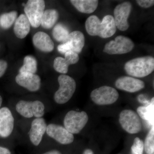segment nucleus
<instances>
[{"mask_svg": "<svg viewBox=\"0 0 154 154\" xmlns=\"http://www.w3.org/2000/svg\"><path fill=\"white\" fill-rule=\"evenodd\" d=\"M85 28L89 35L102 38L113 36L116 30L114 18L110 15L105 16L102 21L95 15L90 16L86 20Z\"/></svg>", "mask_w": 154, "mask_h": 154, "instance_id": "f257e3e1", "label": "nucleus"}, {"mask_svg": "<svg viewBox=\"0 0 154 154\" xmlns=\"http://www.w3.org/2000/svg\"><path fill=\"white\" fill-rule=\"evenodd\" d=\"M124 69L127 74L136 78H144L154 70V58L150 56L135 58L125 63Z\"/></svg>", "mask_w": 154, "mask_h": 154, "instance_id": "f03ea898", "label": "nucleus"}, {"mask_svg": "<svg viewBox=\"0 0 154 154\" xmlns=\"http://www.w3.org/2000/svg\"><path fill=\"white\" fill-rule=\"evenodd\" d=\"M58 82L59 88L54 94V100L57 104H65L72 97L76 88V84L72 78L65 74L58 77Z\"/></svg>", "mask_w": 154, "mask_h": 154, "instance_id": "7ed1b4c3", "label": "nucleus"}, {"mask_svg": "<svg viewBox=\"0 0 154 154\" xmlns=\"http://www.w3.org/2000/svg\"><path fill=\"white\" fill-rule=\"evenodd\" d=\"M88 116L85 111L71 110L68 112L64 119V128L72 134L79 133L88 121Z\"/></svg>", "mask_w": 154, "mask_h": 154, "instance_id": "20e7f679", "label": "nucleus"}, {"mask_svg": "<svg viewBox=\"0 0 154 154\" xmlns=\"http://www.w3.org/2000/svg\"><path fill=\"white\" fill-rule=\"evenodd\" d=\"M119 95L115 88L104 86L96 88L91 94V100L99 105H111L118 100Z\"/></svg>", "mask_w": 154, "mask_h": 154, "instance_id": "39448f33", "label": "nucleus"}, {"mask_svg": "<svg viewBox=\"0 0 154 154\" xmlns=\"http://www.w3.org/2000/svg\"><path fill=\"white\" fill-rule=\"evenodd\" d=\"M119 122L122 128L130 134H135L141 131L142 124L140 118L133 110H124L121 111Z\"/></svg>", "mask_w": 154, "mask_h": 154, "instance_id": "423d86ee", "label": "nucleus"}, {"mask_svg": "<svg viewBox=\"0 0 154 154\" xmlns=\"http://www.w3.org/2000/svg\"><path fill=\"white\" fill-rule=\"evenodd\" d=\"M134 47L133 42L130 38L123 36H118L114 40L107 42L103 51L110 55L122 54L131 52Z\"/></svg>", "mask_w": 154, "mask_h": 154, "instance_id": "0eeeda50", "label": "nucleus"}, {"mask_svg": "<svg viewBox=\"0 0 154 154\" xmlns=\"http://www.w3.org/2000/svg\"><path fill=\"white\" fill-rule=\"evenodd\" d=\"M45 8V3L43 0H29L25 5V15L33 28L40 26Z\"/></svg>", "mask_w": 154, "mask_h": 154, "instance_id": "6e6552de", "label": "nucleus"}, {"mask_svg": "<svg viewBox=\"0 0 154 154\" xmlns=\"http://www.w3.org/2000/svg\"><path fill=\"white\" fill-rule=\"evenodd\" d=\"M16 108L18 113L26 118L33 116L41 118L45 113L44 104L39 101L29 102L21 100L17 103Z\"/></svg>", "mask_w": 154, "mask_h": 154, "instance_id": "1a4fd4ad", "label": "nucleus"}, {"mask_svg": "<svg viewBox=\"0 0 154 154\" xmlns=\"http://www.w3.org/2000/svg\"><path fill=\"white\" fill-rule=\"evenodd\" d=\"M132 10V5L129 2H124L117 5L114 10V20L119 30L124 31L129 27L128 19Z\"/></svg>", "mask_w": 154, "mask_h": 154, "instance_id": "9d476101", "label": "nucleus"}, {"mask_svg": "<svg viewBox=\"0 0 154 154\" xmlns=\"http://www.w3.org/2000/svg\"><path fill=\"white\" fill-rule=\"evenodd\" d=\"M46 132L48 136L62 144H69L74 140L73 134L69 132L64 127L58 125L49 124L47 127Z\"/></svg>", "mask_w": 154, "mask_h": 154, "instance_id": "9b49d317", "label": "nucleus"}, {"mask_svg": "<svg viewBox=\"0 0 154 154\" xmlns=\"http://www.w3.org/2000/svg\"><path fill=\"white\" fill-rule=\"evenodd\" d=\"M115 85L119 90L131 93L140 91L145 87L143 81L130 76L119 77L116 81Z\"/></svg>", "mask_w": 154, "mask_h": 154, "instance_id": "f8f14e48", "label": "nucleus"}, {"mask_svg": "<svg viewBox=\"0 0 154 154\" xmlns=\"http://www.w3.org/2000/svg\"><path fill=\"white\" fill-rule=\"evenodd\" d=\"M16 82L19 86L31 92L38 91L41 86V79L35 74L19 73L16 77Z\"/></svg>", "mask_w": 154, "mask_h": 154, "instance_id": "ddd939ff", "label": "nucleus"}, {"mask_svg": "<svg viewBox=\"0 0 154 154\" xmlns=\"http://www.w3.org/2000/svg\"><path fill=\"white\" fill-rule=\"evenodd\" d=\"M64 55V58L60 57L55 58L53 65L56 71L63 74L68 72L70 65L77 63L79 60V54L74 51H68Z\"/></svg>", "mask_w": 154, "mask_h": 154, "instance_id": "4468645a", "label": "nucleus"}, {"mask_svg": "<svg viewBox=\"0 0 154 154\" xmlns=\"http://www.w3.org/2000/svg\"><path fill=\"white\" fill-rule=\"evenodd\" d=\"M14 119L11 110L7 107L0 109V136L8 137L14 128Z\"/></svg>", "mask_w": 154, "mask_h": 154, "instance_id": "2eb2a0df", "label": "nucleus"}, {"mask_svg": "<svg viewBox=\"0 0 154 154\" xmlns=\"http://www.w3.org/2000/svg\"><path fill=\"white\" fill-rule=\"evenodd\" d=\"M47 127L43 118L35 119L32 122L29 134L30 141L34 145L38 146L41 143Z\"/></svg>", "mask_w": 154, "mask_h": 154, "instance_id": "dca6fc26", "label": "nucleus"}, {"mask_svg": "<svg viewBox=\"0 0 154 154\" xmlns=\"http://www.w3.org/2000/svg\"><path fill=\"white\" fill-rule=\"evenodd\" d=\"M63 43L68 52L72 51L78 54L82 52L85 46V36L81 31H73L69 33L66 41Z\"/></svg>", "mask_w": 154, "mask_h": 154, "instance_id": "f3484780", "label": "nucleus"}, {"mask_svg": "<svg viewBox=\"0 0 154 154\" xmlns=\"http://www.w3.org/2000/svg\"><path fill=\"white\" fill-rule=\"evenodd\" d=\"M33 42L36 48L43 52H51L54 48V43L52 39L47 33L42 31L34 34Z\"/></svg>", "mask_w": 154, "mask_h": 154, "instance_id": "a211bd4d", "label": "nucleus"}, {"mask_svg": "<svg viewBox=\"0 0 154 154\" xmlns=\"http://www.w3.org/2000/svg\"><path fill=\"white\" fill-rule=\"evenodd\" d=\"M30 22L26 15L21 14L16 19L14 26V32L18 38H25L30 32Z\"/></svg>", "mask_w": 154, "mask_h": 154, "instance_id": "6ab92c4d", "label": "nucleus"}, {"mask_svg": "<svg viewBox=\"0 0 154 154\" xmlns=\"http://www.w3.org/2000/svg\"><path fill=\"white\" fill-rule=\"evenodd\" d=\"M70 2L78 11L87 14H91L96 11L99 4L97 0H71Z\"/></svg>", "mask_w": 154, "mask_h": 154, "instance_id": "aec40b11", "label": "nucleus"}, {"mask_svg": "<svg viewBox=\"0 0 154 154\" xmlns=\"http://www.w3.org/2000/svg\"><path fill=\"white\" fill-rule=\"evenodd\" d=\"M59 16L58 12L55 9L46 10L43 13L40 25L45 29H50L57 22Z\"/></svg>", "mask_w": 154, "mask_h": 154, "instance_id": "412c9836", "label": "nucleus"}, {"mask_svg": "<svg viewBox=\"0 0 154 154\" xmlns=\"http://www.w3.org/2000/svg\"><path fill=\"white\" fill-rule=\"evenodd\" d=\"M154 100L151 99V102L147 106H140L137 109L138 115L140 118L146 120L152 126L153 125L154 122Z\"/></svg>", "mask_w": 154, "mask_h": 154, "instance_id": "4be33fe9", "label": "nucleus"}, {"mask_svg": "<svg viewBox=\"0 0 154 154\" xmlns=\"http://www.w3.org/2000/svg\"><path fill=\"white\" fill-rule=\"evenodd\" d=\"M69 31L68 29L62 24H58L54 26L52 31L54 38L59 42H65L68 37Z\"/></svg>", "mask_w": 154, "mask_h": 154, "instance_id": "5701e85b", "label": "nucleus"}, {"mask_svg": "<svg viewBox=\"0 0 154 154\" xmlns=\"http://www.w3.org/2000/svg\"><path fill=\"white\" fill-rule=\"evenodd\" d=\"M37 61L34 57L27 56L24 58V64L19 69V73L35 74L37 71Z\"/></svg>", "mask_w": 154, "mask_h": 154, "instance_id": "b1692460", "label": "nucleus"}, {"mask_svg": "<svg viewBox=\"0 0 154 154\" xmlns=\"http://www.w3.org/2000/svg\"><path fill=\"white\" fill-rule=\"evenodd\" d=\"M17 14V11H12L1 15L0 16V26L5 30L11 28L16 21Z\"/></svg>", "mask_w": 154, "mask_h": 154, "instance_id": "393cba45", "label": "nucleus"}, {"mask_svg": "<svg viewBox=\"0 0 154 154\" xmlns=\"http://www.w3.org/2000/svg\"><path fill=\"white\" fill-rule=\"evenodd\" d=\"M144 149L146 153L152 154L154 152V125L147 135L144 143Z\"/></svg>", "mask_w": 154, "mask_h": 154, "instance_id": "a878e982", "label": "nucleus"}, {"mask_svg": "<svg viewBox=\"0 0 154 154\" xmlns=\"http://www.w3.org/2000/svg\"><path fill=\"white\" fill-rule=\"evenodd\" d=\"M144 150V142L140 138L137 137L134 140L131 147L132 154H143Z\"/></svg>", "mask_w": 154, "mask_h": 154, "instance_id": "bb28decb", "label": "nucleus"}, {"mask_svg": "<svg viewBox=\"0 0 154 154\" xmlns=\"http://www.w3.org/2000/svg\"><path fill=\"white\" fill-rule=\"evenodd\" d=\"M137 3L139 6L144 8H148L154 5L153 0H137Z\"/></svg>", "mask_w": 154, "mask_h": 154, "instance_id": "cd10ccee", "label": "nucleus"}, {"mask_svg": "<svg viewBox=\"0 0 154 154\" xmlns=\"http://www.w3.org/2000/svg\"><path fill=\"white\" fill-rule=\"evenodd\" d=\"M137 101L139 102L144 105V106H147L151 104V100H149L144 94H140L137 96Z\"/></svg>", "mask_w": 154, "mask_h": 154, "instance_id": "c85d7f7f", "label": "nucleus"}, {"mask_svg": "<svg viewBox=\"0 0 154 154\" xmlns=\"http://www.w3.org/2000/svg\"><path fill=\"white\" fill-rule=\"evenodd\" d=\"M8 68V63L5 60H0V78L5 74Z\"/></svg>", "mask_w": 154, "mask_h": 154, "instance_id": "c756f323", "label": "nucleus"}, {"mask_svg": "<svg viewBox=\"0 0 154 154\" xmlns=\"http://www.w3.org/2000/svg\"><path fill=\"white\" fill-rule=\"evenodd\" d=\"M0 154H11L9 149L0 146Z\"/></svg>", "mask_w": 154, "mask_h": 154, "instance_id": "7c9ffc66", "label": "nucleus"}, {"mask_svg": "<svg viewBox=\"0 0 154 154\" xmlns=\"http://www.w3.org/2000/svg\"><path fill=\"white\" fill-rule=\"evenodd\" d=\"M43 154H61V153L58 151L54 150L50 151L47 152Z\"/></svg>", "mask_w": 154, "mask_h": 154, "instance_id": "2f4dec72", "label": "nucleus"}, {"mask_svg": "<svg viewBox=\"0 0 154 154\" xmlns=\"http://www.w3.org/2000/svg\"><path fill=\"white\" fill-rule=\"evenodd\" d=\"M83 154H94V152L92 150L90 149H86L84 152Z\"/></svg>", "mask_w": 154, "mask_h": 154, "instance_id": "473e14b6", "label": "nucleus"}, {"mask_svg": "<svg viewBox=\"0 0 154 154\" xmlns=\"http://www.w3.org/2000/svg\"><path fill=\"white\" fill-rule=\"evenodd\" d=\"M3 99L2 96H0V107L2 106V103Z\"/></svg>", "mask_w": 154, "mask_h": 154, "instance_id": "72a5a7b5", "label": "nucleus"}]
</instances>
